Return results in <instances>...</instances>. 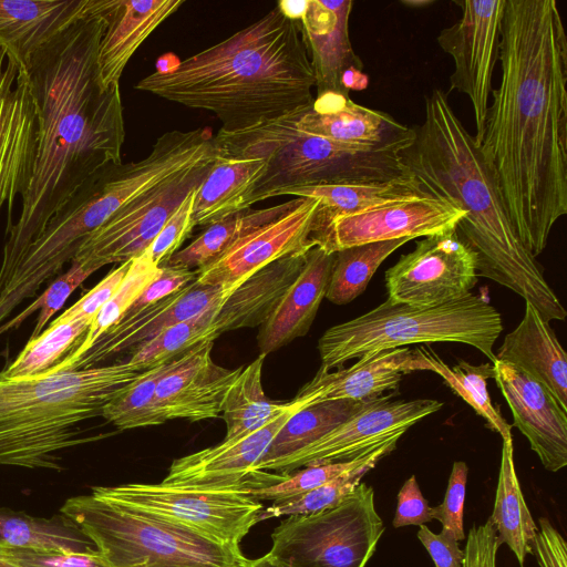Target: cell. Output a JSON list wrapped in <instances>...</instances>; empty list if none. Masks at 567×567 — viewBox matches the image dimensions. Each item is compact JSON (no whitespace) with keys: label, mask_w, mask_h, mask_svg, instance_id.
<instances>
[{"label":"cell","mask_w":567,"mask_h":567,"mask_svg":"<svg viewBox=\"0 0 567 567\" xmlns=\"http://www.w3.org/2000/svg\"><path fill=\"white\" fill-rule=\"evenodd\" d=\"M416 536L431 556L435 567H462L464 549L458 542L440 533L434 534L426 525L419 526Z\"/></svg>","instance_id":"cell-54"},{"label":"cell","mask_w":567,"mask_h":567,"mask_svg":"<svg viewBox=\"0 0 567 567\" xmlns=\"http://www.w3.org/2000/svg\"><path fill=\"white\" fill-rule=\"evenodd\" d=\"M90 324L82 319L56 318L38 337L29 339L12 363L0 373L11 379L43 374L78 348Z\"/></svg>","instance_id":"cell-40"},{"label":"cell","mask_w":567,"mask_h":567,"mask_svg":"<svg viewBox=\"0 0 567 567\" xmlns=\"http://www.w3.org/2000/svg\"><path fill=\"white\" fill-rule=\"evenodd\" d=\"M351 0H308L300 19L303 39L316 79L317 95L336 93L349 96L341 79L346 70H362L349 37Z\"/></svg>","instance_id":"cell-24"},{"label":"cell","mask_w":567,"mask_h":567,"mask_svg":"<svg viewBox=\"0 0 567 567\" xmlns=\"http://www.w3.org/2000/svg\"><path fill=\"white\" fill-rule=\"evenodd\" d=\"M544 384L567 409V354L549 322L525 302L523 319L495 354Z\"/></svg>","instance_id":"cell-28"},{"label":"cell","mask_w":567,"mask_h":567,"mask_svg":"<svg viewBox=\"0 0 567 567\" xmlns=\"http://www.w3.org/2000/svg\"><path fill=\"white\" fill-rule=\"evenodd\" d=\"M2 547L3 546L0 545V567H19L17 565H13L6 560L3 553H2Z\"/></svg>","instance_id":"cell-59"},{"label":"cell","mask_w":567,"mask_h":567,"mask_svg":"<svg viewBox=\"0 0 567 567\" xmlns=\"http://www.w3.org/2000/svg\"><path fill=\"white\" fill-rule=\"evenodd\" d=\"M456 3L462 14L454 24L441 30L437 43L454 61L450 90L471 100L476 130L473 138L480 145L493 91V72L499 58L505 0Z\"/></svg>","instance_id":"cell-13"},{"label":"cell","mask_w":567,"mask_h":567,"mask_svg":"<svg viewBox=\"0 0 567 567\" xmlns=\"http://www.w3.org/2000/svg\"><path fill=\"white\" fill-rule=\"evenodd\" d=\"M468 467L465 462L453 463L447 488L443 502L432 507L433 519L442 525L441 533L457 542L465 539L464 533V501L466 493Z\"/></svg>","instance_id":"cell-47"},{"label":"cell","mask_w":567,"mask_h":567,"mask_svg":"<svg viewBox=\"0 0 567 567\" xmlns=\"http://www.w3.org/2000/svg\"><path fill=\"white\" fill-rule=\"evenodd\" d=\"M159 267L144 252L131 260L121 284L112 297L100 309L78 348L64 355L48 370V373L70 371L72 365L96 342V340L125 315L144 288L158 275ZM45 373V372H44Z\"/></svg>","instance_id":"cell-38"},{"label":"cell","mask_w":567,"mask_h":567,"mask_svg":"<svg viewBox=\"0 0 567 567\" xmlns=\"http://www.w3.org/2000/svg\"><path fill=\"white\" fill-rule=\"evenodd\" d=\"M234 290L235 288L221 285H200L194 280L163 300L122 317L96 340L71 370L94 368L125 350L136 349L164 329L190 319L215 302L226 299Z\"/></svg>","instance_id":"cell-20"},{"label":"cell","mask_w":567,"mask_h":567,"mask_svg":"<svg viewBox=\"0 0 567 567\" xmlns=\"http://www.w3.org/2000/svg\"><path fill=\"white\" fill-rule=\"evenodd\" d=\"M42 284L41 279L33 278L16 290L0 295V323L20 302L25 298L33 297Z\"/></svg>","instance_id":"cell-55"},{"label":"cell","mask_w":567,"mask_h":567,"mask_svg":"<svg viewBox=\"0 0 567 567\" xmlns=\"http://www.w3.org/2000/svg\"><path fill=\"white\" fill-rule=\"evenodd\" d=\"M195 279L196 270L169 266L159 267L158 275L144 288L124 316L132 315L163 300Z\"/></svg>","instance_id":"cell-50"},{"label":"cell","mask_w":567,"mask_h":567,"mask_svg":"<svg viewBox=\"0 0 567 567\" xmlns=\"http://www.w3.org/2000/svg\"><path fill=\"white\" fill-rule=\"evenodd\" d=\"M333 264L334 252L318 246L308 251L299 276L260 327L257 341L261 354L267 355L308 332L326 298Z\"/></svg>","instance_id":"cell-26"},{"label":"cell","mask_w":567,"mask_h":567,"mask_svg":"<svg viewBox=\"0 0 567 567\" xmlns=\"http://www.w3.org/2000/svg\"><path fill=\"white\" fill-rule=\"evenodd\" d=\"M143 370L128 361L11 379L0 373V465L61 471L56 453L94 441L76 425L103 406Z\"/></svg>","instance_id":"cell-5"},{"label":"cell","mask_w":567,"mask_h":567,"mask_svg":"<svg viewBox=\"0 0 567 567\" xmlns=\"http://www.w3.org/2000/svg\"><path fill=\"white\" fill-rule=\"evenodd\" d=\"M60 513L111 567H246L249 561L239 545L219 543L92 494L68 498Z\"/></svg>","instance_id":"cell-8"},{"label":"cell","mask_w":567,"mask_h":567,"mask_svg":"<svg viewBox=\"0 0 567 567\" xmlns=\"http://www.w3.org/2000/svg\"><path fill=\"white\" fill-rule=\"evenodd\" d=\"M476 282V256L456 229L416 241L385 271L388 300L417 308L461 298Z\"/></svg>","instance_id":"cell-14"},{"label":"cell","mask_w":567,"mask_h":567,"mask_svg":"<svg viewBox=\"0 0 567 567\" xmlns=\"http://www.w3.org/2000/svg\"><path fill=\"white\" fill-rule=\"evenodd\" d=\"M498 61L478 148L536 258L567 214V37L555 0H505Z\"/></svg>","instance_id":"cell-1"},{"label":"cell","mask_w":567,"mask_h":567,"mask_svg":"<svg viewBox=\"0 0 567 567\" xmlns=\"http://www.w3.org/2000/svg\"><path fill=\"white\" fill-rule=\"evenodd\" d=\"M197 188L198 186L188 193L146 249L145 254L156 266H164L179 250V247L195 227L193 205Z\"/></svg>","instance_id":"cell-46"},{"label":"cell","mask_w":567,"mask_h":567,"mask_svg":"<svg viewBox=\"0 0 567 567\" xmlns=\"http://www.w3.org/2000/svg\"><path fill=\"white\" fill-rule=\"evenodd\" d=\"M218 157L188 169L122 207L81 243L71 261L95 272L107 264H122L143 255L188 193L200 185Z\"/></svg>","instance_id":"cell-11"},{"label":"cell","mask_w":567,"mask_h":567,"mask_svg":"<svg viewBox=\"0 0 567 567\" xmlns=\"http://www.w3.org/2000/svg\"><path fill=\"white\" fill-rule=\"evenodd\" d=\"M130 261L120 264L112 269L95 287L89 290L73 306L58 317L59 320L82 319L90 323L94 320L100 309L106 303L116 290L130 267Z\"/></svg>","instance_id":"cell-49"},{"label":"cell","mask_w":567,"mask_h":567,"mask_svg":"<svg viewBox=\"0 0 567 567\" xmlns=\"http://www.w3.org/2000/svg\"><path fill=\"white\" fill-rule=\"evenodd\" d=\"M381 460L382 457H374L307 493L275 501L261 509L257 522L282 516L308 515L333 507L349 496L361 483L363 476Z\"/></svg>","instance_id":"cell-43"},{"label":"cell","mask_w":567,"mask_h":567,"mask_svg":"<svg viewBox=\"0 0 567 567\" xmlns=\"http://www.w3.org/2000/svg\"><path fill=\"white\" fill-rule=\"evenodd\" d=\"M503 331L499 312L488 298L467 295L427 308L388 299L372 310L332 326L320 337V369L416 343L457 342L474 347L493 363L495 341Z\"/></svg>","instance_id":"cell-7"},{"label":"cell","mask_w":567,"mask_h":567,"mask_svg":"<svg viewBox=\"0 0 567 567\" xmlns=\"http://www.w3.org/2000/svg\"><path fill=\"white\" fill-rule=\"evenodd\" d=\"M488 519L501 544H506L519 566L524 567L526 556L533 554L532 546L538 528L516 475L513 439L503 440L494 508Z\"/></svg>","instance_id":"cell-32"},{"label":"cell","mask_w":567,"mask_h":567,"mask_svg":"<svg viewBox=\"0 0 567 567\" xmlns=\"http://www.w3.org/2000/svg\"><path fill=\"white\" fill-rule=\"evenodd\" d=\"M414 350L427 361L429 371L439 374L449 388L486 421L491 430L497 432L503 440L512 439L513 425L493 406L487 390V380L494 378L493 364L474 365L458 359L455 365L450 367L430 348L417 347Z\"/></svg>","instance_id":"cell-37"},{"label":"cell","mask_w":567,"mask_h":567,"mask_svg":"<svg viewBox=\"0 0 567 567\" xmlns=\"http://www.w3.org/2000/svg\"><path fill=\"white\" fill-rule=\"evenodd\" d=\"M501 545L489 519L482 525H474L468 532L462 567H496Z\"/></svg>","instance_id":"cell-52"},{"label":"cell","mask_w":567,"mask_h":567,"mask_svg":"<svg viewBox=\"0 0 567 567\" xmlns=\"http://www.w3.org/2000/svg\"><path fill=\"white\" fill-rule=\"evenodd\" d=\"M246 567H290L268 553L259 558L249 559Z\"/></svg>","instance_id":"cell-58"},{"label":"cell","mask_w":567,"mask_h":567,"mask_svg":"<svg viewBox=\"0 0 567 567\" xmlns=\"http://www.w3.org/2000/svg\"><path fill=\"white\" fill-rule=\"evenodd\" d=\"M402 157L425 192L465 213L456 233L476 256L477 276L516 292L545 321L565 320L566 309L516 236L478 145L442 90L425 97L424 121Z\"/></svg>","instance_id":"cell-4"},{"label":"cell","mask_w":567,"mask_h":567,"mask_svg":"<svg viewBox=\"0 0 567 567\" xmlns=\"http://www.w3.org/2000/svg\"><path fill=\"white\" fill-rule=\"evenodd\" d=\"M308 0H282L277 3L279 10L289 19L300 21L307 8Z\"/></svg>","instance_id":"cell-57"},{"label":"cell","mask_w":567,"mask_h":567,"mask_svg":"<svg viewBox=\"0 0 567 567\" xmlns=\"http://www.w3.org/2000/svg\"><path fill=\"white\" fill-rule=\"evenodd\" d=\"M369 401L371 400L326 401L293 413L276 433L255 470L264 471L269 463L288 456L320 439L362 409Z\"/></svg>","instance_id":"cell-36"},{"label":"cell","mask_w":567,"mask_h":567,"mask_svg":"<svg viewBox=\"0 0 567 567\" xmlns=\"http://www.w3.org/2000/svg\"><path fill=\"white\" fill-rule=\"evenodd\" d=\"M37 106L27 70L0 48V209L12 208L31 176Z\"/></svg>","instance_id":"cell-18"},{"label":"cell","mask_w":567,"mask_h":567,"mask_svg":"<svg viewBox=\"0 0 567 567\" xmlns=\"http://www.w3.org/2000/svg\"><path fill=\"white\" fill-rule=\"evenodd\" d=\"M90 0H0V48L27 69L33 54L76 22Z\"/></svg>","instance_id":"cell-27"},{"label":"cell","mask_w":567,"mask_h":567,"mask_svg":"<svg viewBox=\"0 0 567 567\" xmlns=\"http://www.w3.org/2000/svg\"><path fill=\"white\" fill-rule=\"evenodd\" d=\"M393 395L369 401L320 439L269 463L264 471L290 474L300 467L354 460L393 439H401L411 426L444 405L433 399L393 401Z\"/></svg>","instance_id":"cell-12"},{"label":"cell","mask_w":567,"mask_h":567,"mask_svg":"<svg viewBox=\"0 0 567 567\" xmlns=\"http://www.w3.org/2000/svg\"><path fill=\"white\" fill-rule=\"evenodd\" d=\"M494 380L511 409L514 423L528 440L543 466L558 472L567 465V409L540 382L499 360Z\"/></svg>","instance_id":"cell-19"},{"label":"cell","mask_w":567,"mask_h":567,"mask_svg":"<svg viewBox=\"0 0 567 567\" xmlns=\"http://www.w3.org/2000/svg\"><path fill=\"white\" fill-rule=\"evenodd\" d=\"M93 272L94 271L90 269L83 268L80 264L72 261L69 270L58 277L34 302L9 322L0 326V334L18 327L28 316L32 315L37 309H40L30 339L38 337L44 330L45 324L53 315L62 308L71 293Z\"/></svg>","instance_id":"cell-45"},{"label":"cell","mask_w":567,"mask_h":567,"mask_svg":"<svg viewBox=\"0 0 567 567\" xmlns=\"http://www.w3.org/2000/svg\"><path fill=\"white\" fill-rule=\"evenodd\" d=\"M265 354H259L243 367L225 394L221 414L226 424L224 440L248 434L290 408V402L278 403L267 399L262 388Z\"/></svg>","instance_id":"cell-35"},{"label":"cell","mask_w":567,"mask_h":567,"mask_svg":"<svg viewBox=\"0 0 567 567\" xmlns=\"http://www.w3.org/2000/svg\"><path fill=\"white\" fill-rule=\"evenodd\" d=\"M433 519L432 507L422 495L414 475L410 476L398 493L393 527L421 526Z\"/></svg>","instance_id":"cell-51"},{"label":"cell","mask_w":567,"mask_h":567,"mask_svg":"<svg viewBox=\"0 0 567 567\" xmlns=\"http://www.w3.org/2000/svg\"><path fill=\"white\" fill-rule=\"evenodd\" d=\"M181 355L143 371L103 406L101 415L118 430L165 423L156 406V388L159 380L179 362Z\"/></svg>","instance_id":"cell-41"},{"label":"cell","mask_w":567,"mask_h":567,"mask_svg":"<svg viewBox=\"0 0 567 567\" xmlns=\"http://www.w3.org/2000/svg\"><path fill=\"white\" fill-rule=\"evenodd\" d=\"M224 300L215 302L190 319L164 329L153 339L134 349L128 362L145 371L187 352L204 341H214L218 337L216 315Z\"/></svg>","instance_id":"cell-42"},{"label":"cell","mask_w":567,"mask_h":567,"mask_svg":"<svg viewBox=\"0 0 567 567\" xmlns=\"http://www.w3.org/2000/svg\"><path fill=\"white\" fill-rule=\"evenodd\" d=\"M427 370L414 349L395 348L358 359L349 368L320 369L297 393L305 408L326 401H367L398 390L403 375Z\"/></svg>","instance_id":"cell-22"},{"label":"cell","mask_w":567,"mask_h":567,"mask_svg":"<svg viewBox=\"0 0 567 567\" xmlns=\"http://www.w3.org/2000/svg\"><path fill=\"white\" fill-rule=\"evenodd\" d=\"M7 561L19 567H111L96 550L63 551L24 547H2Z\"/></svg>","instance_id":"cell-48"},{"label":"cell","mask_w":567,"mask_h":567,"mask_svg":"<svg viewBox=\"0 0 567 567\" xmlns=\"http://www.w3.org/2000/svg\"><path fill=\"white\" fill-rule=\"evenodd\" d=\"M308 251L272 261L239 285L216 315L218 336L241 328L261 327L299 276Z\"/></svg>","instance_id":"cell-29"},{"label":"cell","mask_w":567,"mask_h":567,"mask_svg":"<svg viewBox=\"0 0 567 567\" xmlns=\"http://www.w3.org/2000/svg\"><path fill=\"white\" fill-rule=\"evenodd\" d=\"M342 86L346 92L362 91L367 89L369 83V78L362 70L357 68H350L344 71L341 79Z\"/></svg>","instance_id":"cell-56"},{"label":"cell","mask_w":567,"mask_h":567,"mask_svg":"<svg viewBox=\"0 0 567 567\" xmlns=\"http://www.w3.org/2000/svg\"><path fill=\"white\" fill-rule=\"evenodd\" d=\"M384 529L373 487L360 483L333 507L282 519L268 554L290 567H365Z\"/></svg>","instance_id":"cell-9"},{"label":"cell","mask_w":567,"mask_h":567,"mask_svg":"<svg viewBox=\"0 0 567 567\" xmlns=\"http://www.w3.org/2000/svg\"><path fill=\"white\" fill-rule=\"evenodd\" d=\"M399 440L393 439L378 449L348 462L306 466L305 470L288 474L285 480L275 485L250 491L249 495L259 502H275L301 495L374 457L383 458L395 450Z\"/></svg>","instance_id":"cell-44"},{"label":"cell","mask_w":567,"mask_h":567,"mask_svg":"<svg viewBox=\"0 0 567 567\" xmlns=\"http://www.w3.org/2000/svg\"><path fill=\"white\" fill-rule=\"evenodd\" d=\"M318 206L317 198L300 197L293 208L240 237L216 260L196 270L195 280L236 289L272 261L308 251L316 246L311 231Z\"/></svg>","instance_id":"cell-17"},{"label":"cell","mask_w":567,"mask_h":567,"mask_svg":"<svg viewBox=\"0 0 567 567\" xmlns=\"http://www.w3.org/2000/svg\"><path fill=\"white\" fill-rule=\"evenodd\" d=\"M409 238L370 243L334 252L326 298L336 305H346L359 297L381 264Z\"/></svg>","instance_id":"cell-39"},{"label":"cell","mask_w":567,"mask_h":567,"mask_svg":"<svg viewBox=\"0 0 567 567\" xmlns=\"http://www.w3.org/2000/svg\"><path fill=\"white\" fill-rule=\"evenodd\" d=\"M423 193L427 192L421 187L414 177H411L386 182H358L295 187L279 190L272 197L292 195L301 198H317L319 200L311 231V240L315 244L316 238L337 216L355 213L390 199Z\"/></svg>","instance_id":"cell-31"},{"label":"cell","mask_w":567,"mask_h":567,"mask_svg":"<svg viewBox=\"0 0 567 567\" xmlns=\"http://www.w3.org/2000/svg\"><path fill=\"white\" fill-rule=\"evenodd\" d=\"M296 127L331 141L373 147H409L414 140V128L336 93L317 95L310 106L298 112Z\"/></svg>","instance_id":"cell-23"},{"label":"cell","mask_w":567,"mask_h":567,"mask_svg":"<svg viewBox=\"0 0 567 567\" xmlns=\"http://www.w3.org/2000/svg\"><path fill=\"white\" fill-rule=\"evenodd\" d=\"M298 112L243 131L219 130L214 135L223 155L258 157L267 163L249 207L288 188L413 177L402 157L408 147L353 145L310 135L297 130Z\"/></svg>","instance_id":"cell-6"},{"label":"cell","mask_w":567,"mask_h":567,"mask_svg":"<svg viewBox=\"0 0 567 567\" xmlns=\"http://www.w3.org/2000/svg\"><path fill=\"white\" fill-rule=\"evenodd\" d=\"M106 28L97 51L101 84H120L121 75L137 49L183 4L182 0H102Z\"/></svg>","instance_id":"cell-25"},{"label":"cell","mask_w":567,"mask_h":567,"mask_svg":"<svg viewBox=\"0 0 567 567\" xmlns=\"http://www.w3.org/2000/svg\"><path fill=\"white\" fill-rule=\"evenodd\" d=\"M0 545L42 550H96L81 529L61 513L44 518L7 507H0Z\"/></svg>","instance_id":"cell-34"},{"label":"cell","mask_w":567,"mask_h":567,"mask_svg":"<svg viewBox=\"0 0 567 567\" xmlns=\"http://www.w3.org/2000/svg\"><path fill=\"white\" fill-rule=\"evenodd\" d=\"M105 28L102 0H90L84 16L37 51L25 69L37 106V145L20 216L7 230L0 295L49 221L83 187L122 164L120 84L104 89L97 68Z\"/></svg>","instance_id":"cell-2"},{"label":"cell","mask_w":567,"mask_h":567,"mask_svg":"<svg viewBox=\"0 0 567 567\" xmlns=\"http://www.w3.org/2000/svg\"><path fill=\"white\" fill-rule=\"evenodd\" d=\"M316 79L300 21L279 8L175 65L146 75L135 89L212 112L236 132L310 106Z\"/></svg>","instance_id":"cell-3"},{"label":"cell","mask_w":567,"mask_h":567,"mask_svg":"<svg viewBox=\"0 0 567 567\" xmlns=\"http://www.w3.org/2000/svg\"><path fill=\"white\" fill-rule=\"evenodd\" d=\"M214 341H204L181 355L179 362L158 382L156 406L166 421L192 422L221 414L226 392L243 367L228 369L212 358Z\"/></svg>","instance_id":"cell-21"},{"label":"cell","mask_w":567,"mask_h":567,"mask_svg":"<svg viewBox=\"0 0 567 567\" xmlns=\"http://www.w3.org/2000/svg\"><path fill=\"white\" fill-rule=\"evenodd\" d=\"M465 213L432 194L390 199L334 217L316 238L328 252L385 240L415 239L456 229Z\"/></svg>","instance_id":"cell-15"},{"label":"cell","mask_w":567,"mask_h":567,"mask_svg":"<svg viewBox=\"0 0 567 567\" xmlns=\"http://www.w3.org/2000/svg\"><path fill=\"white\" fill-rule=\"evenodd\" d=\"M290 408L261 427L174 460L161 483L199 488L252 491L275 485L287 477L255 466L276 433L296 412L303 409L295 399Z\"/></svg>","instance_id":"cell-16"},{"label":"cell","mask_w":567,"mask_h":567,"mask_svg":"<svg viewBox=\"0 0 567 567\" xmlns=\"http://www.w3.org/2000/svg\"><path fill=\"white\" fill-rule=\"evenodd\" d=\"M91 494L228 545L241 543L265 507L249 491L237 488L128 483L93 486Z\"/></svg>","instance_id":"cell-10"},{"label":"cell","mask_w":567,"mask_h":567,"mask_svg":"<svg viewBox=\"0 0 567 567\" xmlns=\"http://www.w3.org/2000/svg\"><path fill=\"white\" fill-rule=\"evenodd\" d=\"M403 3H405L406 6H426L429 3H431V1H404Z\"/></svg>","instance_id":"cell-60"},{"label":"cell","mask_w":567,"mask_h":567,"mask_svg":"<svg viewBox=\"0 0 567 567\" xmlns=\"http://www.w3.org/2000/svg\"><path fill=\"white\" fill-rule=\"evenodd\" d=\"M220 152V151H219ZM267 163L258 157L220 156L197 188L195 226H209L249 207L248 200Z\"/></svg>","instance_id":"cell-30"},{"label":"cell","mask_w":567,"mask_h":567,"mask_svg":"<svg viewBox=\"0 0 567 567\" xmlns=\"http://www.w3.org/2000/svg\"><path fill=\"white\" fill-rule=\"evenodd\" d=\"M540 528L537 529L533 542V555L540 567H567V546L563 535L546 518L538 520Z\"/></svg>","instance_id":"cell-53"},{"label":"cell","mask_w":567,"mask_h":567,"mask_svg":"<svg viewBox=\"0 0 567 567\" xmlns=\"http://www.w3.org/2000/svg\"><path fill=\"white\" fill-rule=\"evenodd\" d=\"M299 200L300 197H296L267 208H247L212 224L188 246L176 251L164 266L189 270L204 268L240 237L290 210Z\"/></svg>","instance_id":"cell-33"}]
</instances>
